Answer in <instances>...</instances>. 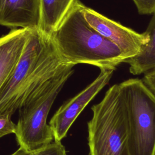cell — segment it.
Wrapping results in <instances>:
<instances>
[{"mask_svg": "<svg viewBox=\"0 0 155 155\" xmlns=\"http://www.w3.org/2000/svg\"><path fill=\"white\" fill-rule=\"evenodd\" d=\"M69 64L50 36L31 30L18 63L0 90V116L12 117L36 88Z\"/></svg>", "mask_w": 155, "mask_h": 155, "instance_id": "obj_1", "label": "cell"}, {"mask_svg": "<svg viewBox=\"0 0 155 155\" xmlns=\"http://www.w3.org/2000/svg\"><path fill=\"white\" fill-rule=\"evenodd\" d=\"M70 64L36 88L19 108L15 133L19 146L28 151L42 148L53 141L47 120L51 107L68 79L73 73Z\"/></svg>", "mask_w": 155, "mask_h": 155, "instance_id": "obj_4", "label": "cell"}, {"mask_svg": "<svg viewBox=\"0 0 155 155\" xmlns=\"http://www.w3.org/2000/svg\"><path fill=\"white\" fill-rule=\"evenodd\" d=\"M10 155H67L61 141L54 140L47 145L33 151H28L21 147Z\"/></svg>", "mask_w": 155, "mask_h": 155, "instance_id": "obj_12", "label": "cell"}, {"mask_svg": "<svg viewBox=\"0 0 155 155\" xmlns=\"http://www.w3.org/2000/svg\"><path fill=\"white\" fill-rule=\"evenodd\" d=\"M142 81L155 95V70L145 73Z\"/></svg>", "mask_w": 155, "mask_h": 155, "instance_id": "obj_15", "label": "cell"}, {"mask_svg": "<svg viewBox=\"0 0 155 155\" xmlns=\"http://www.w3.org/2000/svg\"><path fill=\"white\" fill-rule=\"evenodd\" d=\"M91 110L87 124L89 155H130L127 109L119 85L110 87Z\"/></svg>", "mask_w": 155, "mask_h": 155, "instance_id": "obj_3", "label": "cell"}, {"mask_svg": "<svg viewBox=\"0 0 155 155\" xmlns=\"http://www.w3.org/2000/svg\"><path fill=\"white\" fill-rule=\"evenodd\" d=\"M76 0H41L39 30L47 36L58 28Z\"/></svg>", "mask_w": 155, "mask_h": 155, "instance_id": "obj_10", "label": "cell"}, {"mask_svg": "<svg viewBox=\"0 0 155 155\" xmlns=\"http://www.w3.org/2000/svg\"><path fill=\"white\" fill-rule=\"evenodd\" d=\"M140 15H151L155 13V0H133Z\"/></svg>", "mask_w": 155, "mask_h": 155, "instance_id": "obj_14", "label": "cell"}, {"mask_svg": "<svg viewBox=\"0 0 155 155\" xmlns=\"http://www.w3.org/2000/svg\"><path fill=\"white\" fill-rule=\"evenodd\" d=\"M81 7L88 24L119 47L128 59L138 54L142 47L148 42L149 37L145 32L137 33L82 4Z\"/></svg>", "mask_w": 155, "mask_h": 155, "instance_id": "obj_7", "label": "cell"}, {"mask_svg": "<svg viewBox=\"0 0 155 155\" xmlns=\"http://www.w3.org/2000/svg\"><path fill=\"white\" fill-rule=\"evenodd\" d=\"M8 116H0V137L10 134H15L16 124Z\"/></svg>", "mask_w": 155, "mask_h": 155, "instance_id": "obj_13", "label": "cell"}, {"mask_svg": "<svg viewBox=\"0 0 155 155\" xmlns=\"http://www.w3.org/2000/svg\"><path fill=\"white\" fill-rule=\"evenodd\" d=\"M81 2L76 0L51 39L59 54L67 63L86 64L100 70H115L128 59L113 42L92 28L85 20Z\"/></svg>", "mask_w": 155, "mask_h": 155, "instance_id": "obj_2", "label": "cell"}, {"mask_svg": "<svg viewBox=\"0 0 155 155\" xmlns=\"http://www.w3.org/2000/svg\"><path fill=\"white\" fill-rule=\"evenodd\" d=\"M145 32L148 35V42L142 47L138 54L124 62L129 65V71L134 75L155 70V13Z\"/></svg>", "mask_w": 155, "mask_h": 155, "instance_id": "obj_11", "label": "cell"}, {"mask_svg": "<svg viewBox=\"0 0 155 155\" xmlns=\"http://www.w3.org/2000/svg\"><path fill=\"white\" fill-rule=\"evenodd\" d=\"M30 31L15 29L0 38V90L18 63Z\"/></svg>", "mask_w": 155, "mask_h": 155, "instance_id": "obj_9", "label": "cell"}, {"mask_svg": "<svg viewBox=\"0 0 155 155\" xmlns=\"http://www.w3.org/2000/svg\"><path fill=\"white\" fill-rule=\"evenodd\" d=\"M113 71L101 70L98 76L91 84L58 108L49 122L54 140L61 141L66 136L79 114L109 82Z\"/></svg>", "mask_w": 155, "mask_h": 155, "instance_id": "obj_6", "label": "cell"}, {"mask_svg": "<svg viewBox=\"0 0 155 155\" xmlns=\"http://www.w3.org/2000/svg\"><path fill=\"white\" fill-rule=\"evenodd\" d=\"M119 85L127 109L130 155H155V95L139 78Z\"/></svg>", "mask_w": 155, "mask_h": 155, "instance_id": "obj_5", "label": "cell"}, {"mask_svg": "<svg viewBox=\"0 0 155 155\" xmlns=\"http://www.w3.org/2000/svg\"><path fill=\"white\" fill-rule=\"evenodd\" d=\"M41 0H0V25L39 29Z\"/></svg>", "mask_w": 155, "mask_h": 155, "instance_id": "obj_8", "label": "cell"}]
</instances>
